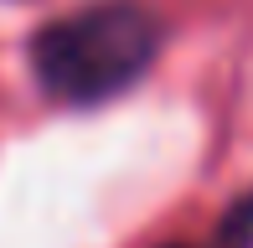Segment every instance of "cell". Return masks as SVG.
<instances>
[{
	"mask_svg": "<svg viewBox=\"0 0 253 248\" xmlns=\"http://www.w3.org/2000/svg\"><path fill=\"white\" fill-rule=\"evenodd\" d=\"M160 21L140 5H83L31 37V73L57 104H109L150 73Z\"/></svg>",
	"mask_w": 253,
	"mask_h": 248,
	"instance_id": "6da1fadb",
	"label": "cell"
}]
</instances>
